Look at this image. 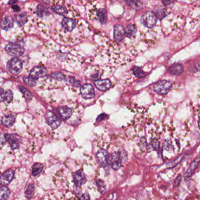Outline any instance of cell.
Returning a JSON list of instances; mask_svg holds the SVG:
<instances>
[{
	"label": "cell",
	"instance_id": "obj_1",
	"mask_svg": "<svg viewBox=\"0 0 200 200\" xmlns=\"http://www.w3.org/2000/svg\"><path fill=\"white\" fill-rule=\"evenodd\" d=\"M157 16L156 13L153 11H146L141 18V22L143 24L149 28H153L157 21Z\"/></svg>",
	"mask_w": 200,
	"mask_h": 200
},
{
	"label": "cell",
	"instance_id": "obj_2",
	"mask_svg": "<svg viewBox=\"0 0 200 200\" xmlns=\"http://www.w3.org/2000/svg\"><path fill=\"white\" fill-rule=\"evenodd\" d=\"M7 68L11 74L18 75L22 70V63L17 58H12L8 61Z\"/></svg>",
	"mask_w": 200,
	"mask_h": 200
},
{
	"label": "cell",
	"instance_id": "obj_3",
	"mask_svg": "<svg viewBox=\"0 0 200 200\" xmlns=\"http://www.w3.org/2000/svg\"><path fill=\"white\" fill-rule=\"evenodd\" d=\"M172 87V83L167 80H161L157 82L154 86V90L160 95L167 94Z\"/></svg>",
	"mask_w": 200,
	"mask_h": 200
},
{
	"label": "cell",
	"instance_id": "obj_4",
	"mask_svg": "<svg viewBox=\"0 0 200 200\" xmlns=\"http://www.w3.org/2000/svg\"><path fill=\"white\" fill-rule=\"evenodd\" d=\"M5 50L10 55L15 57L22 56L25 52V49L22 46L14 43H8L5 47Z\"/></svg>",
	"mask_w": 200,
	"mask_h": 200
},
{
	"label": "cell",
	"instance_id": "obj_5",
	"mask_svg": "<svg viewBox=\"0 0 200 200\" xmlns=\"http://www.w3.org/2000/svg\"><path fill=\"white\" fill-rule=\"evenodd\" d=\"M4 138L12 150L18 149L20 147V144L22 143V139L20 136L16 134L5 133Z\"/></svg>",
	"mask_w": 200,
	"mask_h": 200
},
{
	"label": "cell",
	"instance_id": "obj_6",
	"mask_svg": "<svg viewBox=\"0 0 200 200\" xmlns=\"http://www.w3.org/2000/svg\"><path fill=\"white\" fill-rule=\"evenodd\" d=\"M109 158L110 157L108 151L104 149H99V150L96 153V159L99 164L101 167H107Z\"/></svg>",
	"mask_w": 200,
	"mask_h": 200
},
{
	"label": "cell",
	"instance_id": "obj_7",
	"mask_svg": "<svg viewBox=\"0 0 200 200\" xmlns=\"http://www.w3.org/2000/svg\"><path fill=\"white\" fill-rule=\"evenodd\" d=\"M45 119L48 124L53 129H56L60 126L61 121L52 112L48 111L45 113Z\"/></svg>",
	"mask_w": 200,
	"mask_h": 200
},
{
	"label": "cell",
	"instance_id": "obj_8",
	"mask_svg": "<svg viewBox=\"0 0 200 200\" xmlns=\"http://www.w3.org/2000/svg\"><path fill=\"white\" fill-rule=\"evenodd\" d=\"M109 164L114 170H118L121 166V156L120 152L115 151L112 153L109 160Z\"/></svg>",
	"mask_w": 200,
	"mask_h": 200
},
{
	"label": "cell",
	"instance_id": "obj_9",
	"mask_svg": "<svg viewBox=\"0 0 200 200\" xmlns=\"http://www.w3.org/2000/svg\"><path fill=\"white\" fill-rule=\"evenodd\" d=\"M80 93L84 99H92L95 96L94 88L90 84L86 83L81 88Z\"/></svg>",
	"mask_w": 200,
	"mask_h": 200
},
{
	"label": "cell",
	"instance_id": "obj_10",
	"mask_svg": "<svg viewBox=\"0 0 200 200\" xmlns=\"http://www.w3.org/2000/svg\"><path fill=\"white\" fill-rule=\"evenodd\" d=\"M14 171L12 169L8 170L4 172L1 176L0 182L2 185H8L14 178Z\"/></svg>",
	"mask_w": 200,
	"mask_h": 200
},
{
	"label": "cell",
	"instance_id": "obj_11",
	"mask_svg": "<svg viewBox=\"0 0 200 200\" xmlns=\"http://www.w3.org/2000/svg\"><path fill=\"white\" fill-rule=\"evenodd\" d=\"M200 162V157L197 158L194 161H193L191 164H190V167L186 171V172L184 174V179L185 180H188L190 179V177L193 174L194 172L196 171V170Z\"/></svg>",
	"mask_w": 200,
	"mask_h": 200
},
{
	"label": "cell",
	"instance_id": "obj_12",
	"mask_svg": "<svg viewBox=\"0 0 200 200\" xmlns=\"http://www.w3.org/2000/svg\"><path fill=\"white\" fill-rule=\"evenodd\" d=\"M47 73L46 69L43 66H35L34 67L29 73V76H31L35 78H40L46 75Z\"/></svg>",
	"mask_w": 200,
	"mask_h": 200
},
{
	"label": "cell",
	"instance_id": "obj_13",
	"mask_svg": "<svg viewBox=\"0 0 200 200\" xmlns=\"http://www.w3.org/2000/svg\"><path fill=\"white\" fill-rule=\"evenodd\" d=\"M74 180L75 184L77 187H79L82 185L85 184L87 181L84 173L81 170H78L75 173L74 176Z\"/></svg>",
	"mask_w": 200,
	"mask_h": 200
},
{
	"label": "cell",
	"instance_id": "obj_14",
	"mask_svg": "<svg viewBox=\"0 0 200 200\" xmlns=\"http://www.w3.org/2000/svg\"><path fill=\"white\" fill-rule=\"evenodd\" d=\"M62 26L66 31L71 32L76 26V22L73 19L65 17L62 21Z\"/></svg>",
	"mask_w": 200,
	"mask_h": 200
},
{
	"label": "cell",
	"instance_id": "obj_15",
	"mask_svg": "<svg viewBox=\"0 0 200 200\" xmlns=\"http://www.w3.org/2000/svg\"><path fill=\"white\" fill-rule=\"evenodd\" d=\"M125 30L123 26L119 24L116 25L114 28V38L115 40L119 42L123 40Z\"/></svg>",
	"mask_w": 200,
	"mask_h": 200
},
{
	"label": "cell",
	"instance_id": "obj_16",
	"mask_svg": "<svg viewBox=\"0 0 200 200\" xmlns=\"http://www.w3.org/2000/svg\"><path fill=\"white\" fill-rule=\"evenodd\" d=\"M57 110L63 120L69 119L72 114V109L68 106H60Z\"/></svg>",
	"mask_w": 200,
	"mask_h": 200
},
{
	"label": "cell",
	"instance_id": "obj_17",
	"mask_svg": "<svg viewBox=\"0 0 200 200\" xmlns=\"http://www.w3.org/2000/svg\"><path fill=\"white\" fill-rule=\"evenodd\" d=\"M95 85L101 91H105L109 89L111 86V82L109 79L96 80Z\"/></svg>",
	"mask_w": 200,
	"mask_h": 200
},
{
	"label": "cell",
	"instance_id": "obj_18",
	"mask_svg": "<svg viewBox=\"0 0 200 200\" xmlns=\"http://www.w3.org/2000/svg\"><path fill=\"white\" fill-rule=\"evenodd\" d=\"M15 122V117L12 115H5L1 118V123L5 127H11Z\"/></svg>",
	"mask_w": 200,
	"mask_h": 200
},
{
	"label": "cell",
	"instance_id": "obj_19",
	"mask_svg": "<svg viewBox=\"0 0 200 200\" xmlns=\"http://www.w3.org/2000/svg\"><path fill=\"white\" fill-rule=\"evenodd\" d=\"M14 25V20L11 17H5L1 22V27L2 29L8 31L12 28Z\"/></svg>",
	"mask_w": 200,
	"mask_h": 200
},
{
	"label": "cell",
	"instance_id": "obj_20",
	"mask_svg": "<svg viewBox=\"0 0 200 200\" xmlns=\"http://www.w3.org/2000/svg\"><path fill=\"white\" fill-rule=\"evenodd\" d=\"M169 72L173 75L179 76L184 72L183 66L179 63H175L169 68Z\"/></svg>",
	"mask_w": 200,
	"mask_h": 200
},
{
	"label": "cell",
	"instance_id": "obj_21",
	"mask_svg": "<svg viewBox=\"0 0 200 200\" xmlns=\"http://www.w3.org/2000/svg\"><path fill=\"white\" fill-rule=\"evenodd\" d=\"M137 32V28L133 24H130L127 25L125 31V35L128 38L133 37Z\"/></svg>",
	"mask_w": 200,
	"mask_h": 200
},
{
	"label": "cell",
	"instance_id": "obj_22",
	"mask_svg": "<svg viewBox=\"0 0 200 200\" xmlns=\"http://www.w3.org/2000/svg\"><path fill=\"white\" fill-rule=\"evenodd\" d=\"M13 98V93L11 90H7L1 93V101L4 103H10Z\"/></svg>",
	"mask_w": 200,
	"mask_h": 200
},
{
	"label": "cell",
	"instance_id": "obj_23",
	"mask_svg": "<svg viewBox=\"0 0 200 200\" xmlns=\"http://www.w3.org/2000/svg\"><path fill=\"white\" fill-rule=\"evenodd\" d=\"M97 16L99 18V21L101 24H104L106 23L107 20V16L106 11L104 9L100 8L97 11Z\"/></svg>",
	"mask_w": 200,
	"mask_h": 200
},
{
	"label": "cell",
	"instance_id": "obj_24",
	"mask_svg": "<svg viewBox=\"0 0 200 200\" xmlns=\"http://www.w3.org/2000/svg\"><path fill=\"white\" fill-rule=\"evenodd\" d=\"M43 169V165L40 162H36L34 164L32 170V174L34 177H36L40 174Z\"/></svg>",
	"mask_w": 200,
	"mask_h": 200
},
{
	"label": "cell",
	"instance_id": "obj_25",
	"mask_svg": "<svg viewBox=\"0 0 200 200\" xmlns=\"http://www.w3.org/2000/svg\"><path fill=\"white\" fill-rule=\"evenodd\" d=\"M52 10L58 14L66 15L67 14V10L65 5L61 4H57L52 7Z\"/></svg>",
	"mask_w": 200,
	"mask_h": 200
},
{
	"label": "cell",
	"instance_id": "obj_26",
	"mask_svg": "<svg viewBox=\"0 0 200 200\" xmlns=\"http://www.w3.org/2000/svg\"><path fill=\"white\" fill-rule=\"evenodd\" d=\"M10 190L6 186H3L0 189V200H7L10 195Z\"/></svg>",
	"mask_w": 200,
	"mask_h": 200
},
{
	"label": "cell",
	"instance_id": "obj_27",
	"mask_svg": "<svg viewBox=\"0 0 200 200\" xmlns=\"http://www.w3.org/2000/svg\"><path fill=\"white\" fill-rule=\"evenodd\" d=\"M37 78H35L31 76H29L27 77H25L23 80L24 82V83L26 84V85H27L29 87H33L34 86H35L37 83Z\"/></svg>",
	"mask_w": 200,
	"mask_h": 200
},
{
	"label": "cell",
	"instance_id": "obj_28",
	"mask_svg": "<svg viewBox=\"0 0 200 200\" xmlns=\"http://www.w3.org/2000/svg\"><path fill=\"white\" fill-rule=\"evenodd\" d=\"M34 192V185L32 184H29L25 191V197L28 199H31L32 197Z\"/></svg>",
	"mask_w": 200,
	"mask_h": 200
},
{
	"label": "cell",
	"instance_id": "obj_29",
	"mask_svg": "<svg viewBox=\"0 0 200 200\" xmlns=\"http://www.w3.org/2000/svg\"><path fill=\"white\" fill-rule=\"evenodd\" d=\"M37 14L39 17L42 18L48 14V11L45 7L38 5L37 7Z\"/></svg>",
	"mask_w": 200,
	"mask_h": 200
},
{
	"label": "cell",
	"instance_id": "obj_30",
	"mask_svg": "<svg viewBox=\"0 0 200 200\" xmlns=\"http://www.w3.org/2000/svg\"><path fill=\"white\" fill-rule=\"evenodd\" d=\"M133 71V74L137 78H142L146 76L145 72L139 67H137V66L134 67Z\"/></svg>",
	"mask_w": 200,
	"mask_h": 200
},
{
	"label": "cell",
	"instance_id": "obj_31",
	"mask_svg": "<svg viewBox=\"0 0 200 200\" xmlns=\"http://www.w3.org/2000/svg\"><path fill=\"white\" fill-rule=\"evenodd\" d=\"M19 89H20L21 92L22 93V94L24 95V98L26 100H30L32 98V93L29 90H28L27 89L24 88V87L21 86H19Z\"/></svg>",
	"mask_w": 200,
	"mask_h": 200
},
{
	"label": "cell",
	"instance_id": "obj_32",
	"mask_svg": "<svg viewBox=\"0 0 200 200\" xmlns=\"http://www.w3.org/2000/svg\"><path fill=\"white\" fill-rule=\"evenodd\" d=\"M15 21L19 25L22 26L26 21V16L25 14H21L20 15H17L15 17Z\"/></svg>",
	"mask_w": 200,
	"mask_h": 200
},
{
	"label": "cell",
	"instance_id": "obj_33",
	"mask_svg": "<svg viewBox=\"0 0 200 200\" xmlns=\"http://www.w3.org/2000/svg\"><path fill=\"white\" fill-rule=\"evenodd\" d=\"M96 184H97L99 191L100 192L101 194L104 193L105 190H106V186H105V184H104L103 181H102L101 180H98L96 181Z\"/></svg>",
	"mask_w": 200,
	"mask_h": 200
},
{
	"label": "cell",
	"instance_id": "obj_34",
	"mask_svg": "<svg viewBox=\"0 0 200 200\" xmlns=\"http://www.w3.org/2000/svg\"><path fill=\"white\" fill-rule=\"evenodd\" d=\"M50 78H52V79H56V80H63L65 79L64 75L60 73V72H55L54 74H52L49 76Z\"/></svg>",
	"mask_w": 200,
	"mask_h": 200
},
{
	"label": "cell",
	"instance_id": "obj_35",
	"mask_svg": "<svg viewBox=\"0 0 200 200\" xmlns=\"http://www.w3.org/2000/svg\"><path fill=\"white\" fill-rule=\"evenodd\" d=\"M150 146L151 148H153V150H158L160 147V143L158 140H154L152 141L150 143Z\"/></svg>",
	"mask_w": 200,
	"mask_h": 200
},
{
	"label": "cell",
	"instance_id": "obj_36",
	"mask_svg": "<svg viewBox=\"0 0 200 200\" xmlns=\"http://www.w3.org/2000/svg\"><path fill=\"white\" fill-rule=\"evenodd\" d=\"M127 3H128L130 5L132 6L134 8H136V7H139L140 6V2H139L138 4H136L138 2V1H126Z\"/></svg>",
	"mask_w": 200,
	"mask_h": 200
},
{
	"label": "cell",
	"instance_id": "obj_37",
	"mask_svg": "<svg viewBox=\"0 0 200 200\" xmlns=\"http://www.w3.org/2000/svg\"><path fill=\"white\" fill-rule=\"evenodd\" d=\"M181 179H182V176L181 174L179 175V176L176 178V179L174 181V186L175 187H178L180 185Z\"/></svg>",
	"mask_w": 200,
	"mask_h": 200
},
{
	"label": "cell",
	"instance_id": "obj_38",
	"mask_svg": "<svg viewBox=\"0 0 200 200\" xmlns=\"http://www.w3.org/2000/svg\"><path fill=\"white\" fill-rule=\"evenodd\" d=\"M80 200H90L89 196L88 193H85L83 195H82L80 197Z\"/></svg>",
	"mask_w": 200,
	"mask_h": 200
},
{
	"label": "cell",
	"instance_id": "obj_39",
	"mask_svg": "<svg viewBox=\"0 0 200 200\" xmlns=\"http://www.w3.org/2000/svg\"><path fill=\"white\" fill-rule=\"evenodd\" d=\"M11 8H12V10H13L14 12H18V11L20 10V7H19L18 5H13Z\"/></svg>",
	"mask_w": 200,
	"mask_h": 200
},
{
	"label": "cell",
	"instance_id": "obj_40",
	"mask_svg": "<svg viewBox=\"0 0 200 200\" xmlns=\"http://www.w3.org/2000/svg\"><path fill=\"white\" fill-rule=\"evenodd\" d=\"M172 2H173V1H162V3L165 5H168L170 4H171Z\"/></svg>",
	"mask_w": 200,
	"mask_h": 200
},
{
	"label": "cell",
	"instance_id": "obj_41",
	"mask_svg": "<svg viewBox=\"0 0 200 200\" xmlns=\"http://www.w3.org/2000/svg\"><path fill=\"white\" fill-rule=\"evenodd\" d=\"M15 2H17V1H10V2H9V4L10 5H11L12 4H14V3H15Z\"/></svg>",
	"mask_w": 200,
	"mask_h": 200
},
{
	"label": "cell",
	"instance_id": "obj_42",
	"mask_svg": "<svg viewBox=\"0 0 200 200\" xmlns=\"http://www.w3.org/2000/svg\"><path fill=\"white\" fill-rule=\"evenodd\" d=\"M199 128H200V119H199Z\"/></svg>",
	"mask_w": 200,
	"mask_h": 200
}]
</instances>
